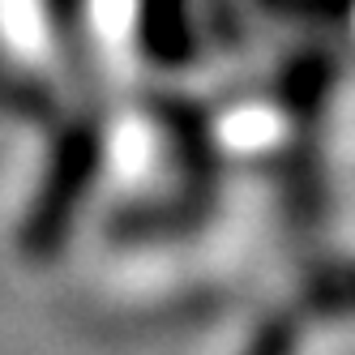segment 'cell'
Wrapping results in <instances>:
<instances>
[{"instance_id": "7a4b0ae2", "label": "cell", "mask_w": 355, "mask_h": 355, "mask_svg": "<svg viewBox=\"0 0 355 355\" xmlns=\"http://www.w3.org/2000/svg\"><path fill=\"white\" fill-rule=\"evenodd\" d=\"M141 43H146V52L163 64L189 60L193 43H189L184 0H141Z\"/></svg>"}, {"instance_id": "277c9868", "label": "cell", "mask_w": 355, "mask_h": 355, "mask_svg": "<svg viewBox=\"0 0 355 355\" xmlns=\"http://www.w3.org/2000/svg\"><path fill=\"white\" fill-rule=\"evenodd\" d=\"M73 5H78V0H56V9H60V17H69V13H73Z\"/></svg>"}, {"instance_id": "3957f363", "label": "cell", "mask_w": 355, "mask_h": 355, "mask_svg": "<svg viewBox=\"0 0 355 355\" xmlns=\"http://www.w3.org/2000/svg\"><path fill=\"white\" fill-rule=\"evenodd\" d=\"M295 343H300L295 321L291 317H274L257 334V343L248 347V355H295Z\"/></svg>"}, {"instance_id": "6da1fadb", "label": "cell", "mask_w": 355, "mask_h": 355, "mask_svg": "<svg viewBox=\"0 0 355 355\" xmlns=\"http://www.w3.org/2000/svg\"><path fill=\"white\" fill-rule=\"evenodd\" d=\"M98 159H103V141H98V133L90 124H78V129H69L60 137L52 167L43 175V189L26 214V232H21V240H26V248L35 257L56 252L60 240L69 236L73 214L82 210V201L98 175Z\"/></svg>"}]
</instances>
